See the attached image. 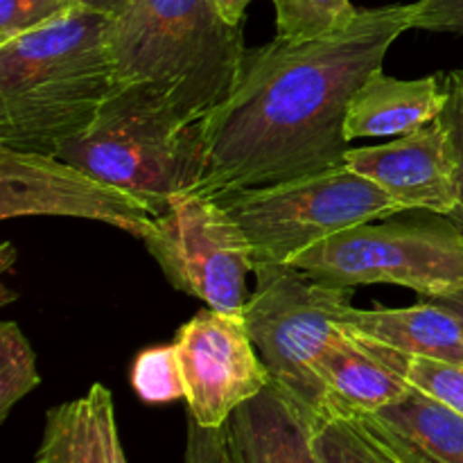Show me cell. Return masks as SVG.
<instances>
[{
  "instance_id": "obj_22",
  "label": "cell",
  "mask_w": 463,
  "mask_h": 463,
  "mask_svg": "<svg viewBox=\"0 0 463 463\" xmlns=\"http://www.w3.org/2000/svg\"><path fill=\"white\" fill-rule=\"evenodd\" d=\"M131 387L140 401L149 405L175 402L185 396L184 380H181L179 362H176L175 344L170 346L145 348L136 355L131 364Z\"/></svg>"
},
{
  "instance_id": "obj_15",
  "label": "cell",
  "mask_w": 463,
  "mask_h": 463,
  "mask_svg": "<svg viewBox=\"0 0 463 463\" xmlns=\"http://www.w3.org/2000/svg\"><path fill=\"white\" fill-rule=\"evenodd\" d=\"M443 107V75L398 80L380 68L353 95L346 138H398L441 118Z\"/></svg>"
},
{
  "instance_id": "obj_5",
  "label": "cell",
  "mask_w": 463,
  "mask_h": 463,
  "mask_svg": "<svg viewBox=\"0 0 463 463\" xmlns=\"http://www.w3.org/2000/svg\"><path fill=\"white\" fill-rule=\"evenodd\" d=\"M289 265L335 288L398 285L441 298L463 289V229L450 217L402 211L339 231Z\"/></svg>"
},
{
  "instance_id": "obj_16",
  "label": "cell",
  "mask_w": 463,
  "mask_h": 463,
  "mask_svg": "<svg viewBox=\"0 0 463 463\" xmlns=\"http://www.w3.org/2000/svg\"><path fill=\"white\" fill-rule=\"evenodd\" d=\"M317 373L328 392L330 416L373 414L414 389L348 333L326 348Z\"/></svg>"
},
{
  "instance_id": "obj_20",
  "label": "cell",
  "mask_w": 463,
  "mask_h": 463,
  "mask_svg": "<svg viewBox=\"0 0 463 463\" xmlns=\"http://www.w3.org/2000/svg\"><path fill=\"white\" fill-rule=\"evenodd\" d=\"M41 384L36 355L16 321L0 324V420Z\"/></svg>"
},
{
  "instance_id": "obj_29",
  "label": "cell",
  "mask_w": 463,
  "mask_h": 463,
  "mask_svg": "<svg viewBox=\"0 0 463 463\" xmlns=\"http://www.w3.org/2000/svg\"><path fill=\"white\" fill-rule=\"evenodd\" d=\"M432 301H437L439 306L448 307V310H450L452 315H455L457 319L461 321V326H463V289H459V292H452V294H448V297H441V298H432Z\"/></svg>"
},
{
  "instance_id": "obj_28",
  "label": "cell",
  "mask_w": 463,
  "mask_h": 463,
  "mask_svg": "<svg viewBox=\"0 0 463 463\" xmlns=\"http://www.w3.org/2000/svg\"><path fill=\"white\" fill-rule=\"evenodd\" d=\"M80 3L84 5V7H90L95 9V12H102L107 14V16L116 18L120 16L134 0H80Z\"/></svg>"
},
{
  "instance_id": "obj_8",
  "label": "cell",
  "mask_w": 463,
  "mask_h": 463,
  "mask_svg": "<svg viewBox=\"0 0 463 463\" xmlns=\"http://www.w3.org/2000/svg\"><path fill=\"white\" fill-rule=\"evenodd\" d=\"M140 240L172 288L213 310L242 315L256 258L220 199L194 190L172 197Z\"/></svg>"
},
{
  "instance_id": "obj_2",
  "label": "cell",
  "mask_w": 463,
  "mask_h": 463,
  "mask_svg": "<svg viewBox=\"0 0 463 463\" xmlns=\"http://www.w3.org/2000/svg\"><path fill=\"white\" fill-rule=\"evenodd\" d=\"M109 25L80 5L0 43V145L57 156L89 129L118 84Z\"/></svg>"
},
{
  "instance_id": "obj_1",
  "label": "cell",
  "mask_w": 463,
  "mask_h": 463,
  "mask_svg": "<svg viewBox=\"0 0 463 463\" xmlns=\"http://www.w3.org/2000/svg\"><path fill=\"white\" fill-rule=\"evenodd\" d=\"M407 30L411 3L383 5L317 39L247 48L229 99L203 120L208 170L194 193L226 197L346 165L353 95Z\"/></svg>"
},
{
  "instance_id": "obj_26",
  "label": "cell",
  "mask_w": 463,
  "mask_h": 463,
  "mask_svg": "<svg viewBox=\"0 0 463 463\" xmlns=\"http://www.w3.org/2000/svg\"><path fill=\"white\" fill-rule=\"evenodd\" d=\"M185 463H231L226 428H203L188 416Z\"/></svg>"
},
{
  "instance_id": "obj_10",
  "label": "cell",
  "mask_w": 463,
  "mask_h": 463,
  "mask_svg": "<svg viewBox=\"0 0 463 463\" xmlns=\"http://www.w3.org/2000/svg\"><path fill=\"white\" fill-rule=\"evenodd\" d=\"M188 416L203 428H222L240 405L269 387V369L242 315L206 307L175 335Z\"/></svg>"
},
{
  "instance_id": "obj_9",
  "label": "cell",
  "mask_w": 463,
  "mask_h": 463,
  "mask_svg": "<svg viewBox=\"0 0 463 463\" xmlns=\"http://www.w3.org/2000/svg\"><path fill=\"white\" fill-rule=\"evenodd\" d=\"M165 208L59 156L0 145V220L80 217L104 222L140 240Z\"/></svg>"
},
{
  "instance_id": "obj_23",
  "label": "cell",
  "mask_w": 463,
  "mask_h": 463,
  "mask_svg": "<svg viewBox=\"0 0 463 463\" xmlns=\"http://www.w3.org/2000/svg\"><path fill=\"white\" fill-rule=\"evenodd\" d=\"M80 5V0H0V43L39 30Z\"/></svg>"
},
{
  "instance_id": "obj_31",
  "label": "cell",
  "mask_w": 463,
  "mask_h": 463,
  "mask_svg": "<svg viewBox=\"0 0 463 463\" xmlns=\"http://www.w3.org/2000/svg\"><path fill=\"white\" fill-rule=\"evenodd\" d=\"M113 463H129L127 461V455H125V448H122V443H118L116 446V461Z\"/></svg>"
},
{
  "instance_id": "obj_6",
  "label": "cell",
  "mask_w": 463,
  "mask_h": 463,
  "mask_svg": "<svg viewBox=\"0 0 463 463\" xmlns=\"http://www.w3.org/2000/svg\"><path fill=\"white\" fill-rule=\"evenodd\" d=\"M256 289L242 317L271 380L312 423L330 416V401L317 362L344 335L353 289L335 288L280 262H256Z\"/></svg>"
},
{
  "instance_id": "obj_13",
  "label": "cell",
  "mask_w": 463,
  "mask_h": 463,
  "mask_svg": "<svg viewBox=\"0 0 463 463\" xmlns=\"http://www.w3.org/2000/svg\"><path fill=\"white\" fill-rule=\"evenodd\" d=\"M355 419L398 463H463V416L419 389Z\"/></svg>"
},
{
  "instance_id": "obj_3",
  "label": "cell",
  "mask_w": 463,
  "mask_h": 463,
  "mask_svg": "<svg viewBox=\"0 0 463 463\" xmlns=\"http://www.w3.org/2000/svg\"><path fill=\"white\" fill-rule=\"evenodd\" d=\"M116 80L147 84L202 122L229 99L242 66V25L215 0H134L109 25Z\"/></svg>"
},
{
  "instance_id": "obj_7",
  "label": "cell",
  "mask_w": 463,
  "mask_h": 463,
  "mask_svg": "<svg viewBox=\"0 0 463 463\" xmlns=\"http://www.w3.org/2000/svg\"><path fill=\"white\" fill-rule=\"evenodd\" d=\"M217 199L242 226L256 262L280 265L339 231L405 211L348 165Z\"/></svg>"
},
{
  "instance_id": "obj_19",
  "label": "cell",
  "mask_w": 463,
  "mask_h": 463,
  "mask_svg": "<svg viewBox=\"0 0 463 463\" xmlns=\"http://www.w3.org/2000/svg\"><path fill=\"white\" fill-rule=\"evenodd\" d=\"M276 9V36L317 39L355 21L360 9L351 0H271Z\"/></svg>"
},
{
  "instance_id": "obj_14",
  "label": "cell",
  "mask_w": 463,
  "mask_h": 463,
  "mask_svg": "<svg viewBox=\"0 0 463 463\" xmlns=\"http://www.w3.org/2000/svg\"><path fill=\"white\" fill-rule=\"evenodd\" d=\"M344 333L378 351L401 357H434L463 366V326L448 307L430 298L414 307H351Z\"/></svg>"
},
{
  "instance_id": "obj_18",
  "label": "cell",
  "mask_w": 463,
  "mask_h": 463,
  "mask_svg": "<svg viewBox=\"0 0 463 463\" xmlns=\"http://www.w3.org/2000/svg\"><path fill=\"white\" fill-rule=\"evenodd\" d=\"M315 448L324 463H398L387 448L351 416L317 420Z\"/></svg>"
},
{
  "instance_id": "obj_12",
  "label": "cell",
  "mask_w": 463,
  "mask_h": 463,
  "mask_svg": "<svg viewBox=\"0 0 463 463\" xmlns=\"http://www.w3.org/2000/svg\"><path fill=\"white\" fill-rule=\"evenodd\" d=\"M224 428L231 463H324L315 423L276 383L240 405Z\"/></svg>"
},
{
  "instance_id": "obj_27",
  "label": "cell",
  "mask_w": 463,
  "mask_h": 463,
  "mask_svg": "<svg viewBox=\"0 0 463 463\" xmlns=\"http://www.w3.org/2000/svg\"><path fill=\"white\" fill-rule=\"evenodd\" d=\"M215 3L226 21L233 23V25H242L244 14H247V7L251 5V0H215Z\"/></svg>"
},
{
  "instance_id": "obj_24",
  "label": "cell",
  "mask_w": 463,
  "mask_h": 463,
  "mask_svg": "<svg viewBox=\"0 0 463 463\" xmlns=\"http://www.w3.org/2000/svg\"><path fill=\"white\" fill-rule=\"evenodd\" d=\"M443 89H446V107H443L441 122L450 138L452 156L457 163V184H459V208L450 220L463 229V68L443 75Z\"/></svg>"
},
{
  "instance_id": "obj_17",
  "label": "cell",
  "mask_w": 463,
  "mask_h": 463,
  "mask_svg": "<svg viewBox=\"0 0 463 463\" xmlns=\"http://www.w3.org/2000/svg\"><path fill=\"white\" fill-rule=\"evenodd\" d=\"M120 443L113 396L104 384H90L81 398L52 407L36 450V463H113Z\"/></svg>"
},
{
  "instance_id": "obj_30",
  "label": "cell",
  "mask_w": 463,
  "mask_h": 463,
  "mask_svg": "<svg viewBox=\"0 0 463 463\" xmlns=\"http://www.w3.org/2000/svg\"><path fill=\"white\" fill-rule=\"evenodd\" d=\"M0 253H3V271H5V269H9V265H12V260H14L12 244L5 242L3 249H0Z\"/></svg>"
},
{
  "instance_id": "obj_25",
  "label": "cell",
  "mask_w": 463,
  "mask_h": 463,
  "mask_svg": "<svg viewBox=\"0 0 463 463\" xmlns=\"http://www.w3.org/2000/svg\"><path fill=\"white\" fill-rule=\"evenodd\" d=\"M411 30L463 34V0H416L411 3Z\"/></svg>"
},
{
  "instance_id": "obj_21",
  "label": "cell",
  "mask_w": 463,
  "mask_h": 463,
  "mask_svg": "<svg viewBox=\"0 0 463 463\" xmlns=\"http://www.w3.org/2000/svg\"><path fill=\"white\" fill-rule=\"evenodd\" d=\"M366 348H369L373 355H378L384 364L392 366L396 373H401L411 387L428 393L430 398L443 402V405L459 411L463 416V366L461 364L434 360V357H401V355H392V353L378 351V348H371V346Z\"/></svg>"
},
{
  "instance_id": "obj_4",
  "label": "cell",
  "mask_w": 463,
  "mask_h": 463,
  "mask_svg": "<svg viewBox=\"0 0 463 463\" xmlns=\"http://www.w3.org/2000/svg\"><path fill=\"white\" fill-rule=\"evenodd\" d=\"M61 161L167 206L208 170L203 120L181 116L147 84L118 81L89 129L57 152Z\"/></svg>"
},
{
  "instance_id": "obj_11",
  "label": "cell",
  "mask_w": 463,
  "mask_h": 463,
  "mask_svg": "<svg viewBox=\"0 0 463 463\" xmlns=\"http://www.w3.org/2000/svg\"><path fill=\"white\" fill-rule=\"evenodd\" d=\"M346 165L378 184L405 211L452 217L459 208L457 163L441 118L373 147H351Z\"/></svg>"
}]
</instances>
